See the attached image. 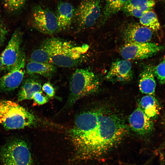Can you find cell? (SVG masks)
I'll return each instance as SVG.
<instances>
[{"mask_svg":"<svg viewBox=\"0 0 165 165\" xmlns=\"http://www.w3.org/2000/svg\"><path fill=\"white\" fill-rule=\"evenodd\" d=\"M127 127L116 115L93 110L79 114L70 130V137L78 155L84 159L98 158L120 142Z\"/></svg>","mask_w":165,"mask_h":165,"instance_id":"cell-1","label":"cell"},{"mask_svg":"<svg viewBox=\"0 0 165 165\" xmlns=\"http://www.w3.org/2000/svg\"><path fill=\"white\" fill-rule=\"evenodd\" d=\"M35 116L14 102L0 100V124L6 130L20 129L35 125Z\"/></svg>","mask_w":165,"mask_h":165,"instance_id":"cell-2","label":"cell"},{"mask_svg":"<svg viewBox=\"0 0 165 165\" xmlns=\"http://www.w3.org/2000/svg\"><path fill=\"white\" fill-rule=\"evenodd\" d=\"M97 77L90 69H77L70 82V93L64 107L71 106L79 99L92 94L99 87Z\"/></svg>","mask_w":165,"mask_h":165,"instance_id":"cell-3","label":"cell"},{"mask_svg":"<svg viewBox=\"0 0 165 165\" xmlns=\"http://www.w3.org/2000/svg\"><path fill=\"white\" fill-rule=\"evenodd\" d=\"M50 51L49 63L54 65L70 68L74 66L83 52L80 47H75L68 42L56 38L43 42Z\"/></svg>","mask_w":165,"mask_h":165,"instance_id":"cell-4","label":"cell"},{"mask_svg":"<svg viewBox=\"0 0 165 165\" xmlns=\"http://www.w3.org/2000/svg\"><path fill=\"white\" fill-rule=\"evenodd\" d=\"M0 160L2 165H33L28 144L20 138L9 141L2 146Z\"/></svg>","mask_w":165,"mask_h":165,"instance_id":"cell-5","label":"cell"},{"mask_svg":"<svg viewBox=\"0 0 165 165\" xmlns=\"http://www.w3.org/2000/svg\"><path fill=\"white\" fill-rule=\"evenodd\" d=\"M31 21L35 29L44 34L52 35L60 31L56 15L40 6L33 8Z\"/></svg>","mask_w":165,"mask_h":165,"instance_id":"cell-6","label":"cell"},{"mask_svg":"<svg viewBox=\"0 0 165 165\" xmlns=\"http://www.w3.org/2000/svg\"><path fill=\"white\" fill-rule=\"evenodd\" d=\"M101 13L100 0H82L75 11L74 17L79 27L88 28L95 24Z\"/></svg>","mask_w":165,"mask_h":165,"instance_id":"cell-7","label":"cell"},{"mask_svg":"<svg viewBox=\"0 0 165 165\" xmlns=\"http://www.w3.org/2000/svg\"><path fill=\"white\" fill-rule=\"evenodd\" d=\"M22 38V33L19 29H17L0 57L2 62L1 70L8 72L17 63L23 52L20 49Z\"/></svg>","mask_w":165,"mask_h":165,"instance_id":"cell-8","label":"cell"},{"mask_svg":"<svg viewBox=\"0 0 165 165\" xmlns=\"http://www.w3.org/2000/svg\"><path fill=\"white\" fill-rule=\"evenodd\" d=\"M163 47L157 43H126L121 48L120 54L124 59H143L150 57L160 50Z\"/></svg>","mask_w":165,"mask_h":165,"instance_id":"cell-9","label":"cell"},{"mask_svg":"<svg viewBox=\"0 0 165 165\" xmlns=\"http://www.w3.org/2000/svg\"><path fill=\"white\" fill-rule=\"evenodd\" d=\"M26 57L23 51L17 63L8 72L0 78V92L13 91L21 84L24 76Z\"/></svg>","mask_w":165,"mask_h":165,"instance_id":"cell-10","label":"cell"},{"mask_svg":"<svg viewBox=\"0 0 165 165\" xmlns=\"http://www.w3.org/2000/svg\"><path fill=\"white\" fill-rule=\"evenodd\" d=\"M152 35V30L138 23H132L125 28L123 33L126 43H145L149 42Z\"/></svg>","mask_w":165,"mask_h":165,"instance_id":"cell-11","label":"cell"},{"mask_svg":"<svg viewBox=\"0 0 165 165\" xmlns=\"http://www.w3.org/2000/svg\"><path fill=\"white\" fill-rule=\"evenodd\" d=\"M128 121L131 130L141 135L149 133L153 127L152 119L146 115L139 105L130 115Z\"/></svg>","mask_w":165,"mask_h":165,"instance_id":"cell-12","label":"cell"},{"mask_svg":"<svg viewBox=\"0 0 165 165\" xmlns=\"http://www.w3.org/2000/svg\"><path fill=\"white\" fill-rule=\"evenodd\" d=\"M132 76L131 64L124 59L113 62L106 77L110 81L125 82L130 79Z\"/></svg>","mask_w":165,"mask_h":165,"instance_id":"cell-13","label":"cell"},{"mask_svg":"<svg viewBox=\"0 0 165 165\" xmlns=\"http://www.w3.org/2000/svg\"><path fill=\"white\" fill-rule=\"evenodd\" d=\"M154 68L147 66L142 71L139 75V87L140 91L146 95H154L156 82Z\"/></svg>","mask_w":165,"mask_h":165,"instance_id":"cell-14","label":"cell"},{"mask_svg":"<svg viewBox=\"0 0 165 165\" xmlns=\"http://www.w3.org/2000/svg\"><path fill=\"white\" fill-rule=\"evenodd\" d=\"M75 9L68 2H62L57 6L56 15L60 31L64 30L70 26L74 18Z\"/></svg>","mask_w":165,"mask_h":165,"instance_id":"cell-15","label":"cell"},{"mask_svg":"<svg viewBox=\"0 0 165 165\" xmlns=\"http://www.w3.org/2000/svg\"><path fill=\"white\" fill-rule=\"evenodd\" d=\"M42 86L39 81L34 77L26 79L23 82L17 95L18 101L31 100L36 92L41 91Z\"/></svg>","mask_w":165,"mask_h":165,"instance_id":"cell-16","label":"cell"},{"mask_svg":"<svg viewBox=\"0 0 165 165\" xmlns=\"http://www.w3.org/2000/svg\"><path fill=\"white\" fill-rule=\"evenodd\" d=\"M26 70V72L29 75L37 74L49 77L56 72V68L55 65L50 63L30 61L27 64Z\"/></svg>","mask_w":165,"mask_h":165,"instance_id":"cell-17","label":"cell"},{"mask_svg":"<svg viewBox=\"0 0 165 165\" xmlns=\"http://www.w3.org/2000/svg\"><path fill=\"white\" fill-rule=\"evenodd\" d=\"M139 106L146 115L151 119L159 113L158 103L153 95L144 96L140 100Z\"/></svg>","mask_w":165,"mask_h":165,"instance_id":"cell-18","label":"cell"},{"mask_svg":"<svg viewBox=\"0 0 165 165\" xmlns=\"http://www.w3.org/2000/svg\"><path fill=\"white\" fill-rule=\"evenodd\" d=\"M105 0V4L103 12V18L104 21L121 10L128 0Z\"/></svg>","mask_w":165,"mask_h":165,"instance_id":"cell-19","label":"cell"},{"mask_svg":"<svg viewBox=\"0 0 165 165\" xmlns=\"http://www.w3.org/2000/svg\"><path fill=\"white\" fill-rule=\"evenodd\" d=\"M155 4L154 0H128L122 8H133L145 13L151 10Z\"/></svg>","mask_w":165,"mask_h":165,"instance_id":"cell-20","label":"cell"},{"mask_svg":"<svg viewBox=\"0 0 165 165\" xmlns=\"http://www.w3.org/2000/svg\"><path fill=\"white\" fill-rule=\"evenodd\" d=\"M140 24L147 27L152 30L157 31L160 28V25L155 13L150 10L145 13L140 18Z\"/></svg>","mask_w":165,"mask_h":165,"instance_id":"cell-21","label":"cell"},{"mask_svg":"<svg viewBox=\"0 0 165 165\" xmlns=\"http://www.w3.org/2000/svg\"><path fill=\"white\" fill-rule=\"evenodd\" d=\"M50 54L49 50L43 43L38 49L34 51L30 56V61L42 63H49Z\"/></svg>","mask_w":165,"mask_h":165,"instance_id":"cell-22","label":"cell"},{"mask_svg":"<svg viewBox=\"0 0 165 165\" xmlns=\"http://www.w3.org/2000/svg\"><path fill=\"white\" fill-rule=\"evenodd\" d=\"M28 0H2L4 8L7 12L13 13L20 10Z\"/></svg>","mask_w":165,"mask_h":165,"instance_id":"cell-23","label":"cell"},{"mask_svg":"<svg viewBox=\"0 0 165 165\" xmlns=\"http://www.w3.org/2000/svg\"><path fill=\"white\" fill-rule=\"evenodd\" d=\"M153 70L159 82L161 84L165 83V60L154 68Z\"/></svg>","mask_w":165,"mask_h":165,"instance_id":"cell-24","label":"cell"},{"mask_svg":"<svg viewBox=\"0 0 165 165\" xmlns=\"http://www.w3.org/2000/svg\"><path fill=\"white\" fill-rule=\"evenodd\" d=\"M8 33V29L0 14V48L5 41Z\"/></svg>","mask_w":165,"mask_h":165,"instance_id":"cell-25","label":"cell"},{"mask_svg":"<svg viewBox=\"0 0 165 165\" xmlns=\"http://www.w3.org/2000/svg\"><path fill=\"white\" fill-rule=\"evenodd\" d=\"M38 105H42L48 101V98L44 95L41 91L35 92L33 95L32 99Z\"/></svg>","mask_w":165,"mask_h":165,"instance_id":"cell-26","label":"cell"},{"mask_svg":"<svg viewBox=\"0 0 165 165\" xmlns=\"http://www.w3.org/2000/svg\"><path fill=\"white\" fill-rule=\"evenodd\" d=\"M42 89L49 98L53 97L55 94V90L52 85L49 82L44 83L42 86Z\"/></svg>","mask_w":165,"mask_h":165,"instance_id":"cell-27","label":"cell"},{"mask_svg":"<svg viewBox=\"0 0 165 165\" xmlns=\"http://www.w3.org/2000/svg\"><path fill=\"white\" fill-rule=\"evenodd\" d=\"M2 67V62L0 58V69H1Z\"/></svg>","mask_w":165,"mask_h":165,"instance_id":"cell-28","label":"cell"},{"mask_svg":"<svg viewBox=\"0 0 165 165\" xmlns=\"http://www.w3.org/2000/svg\"><path fill=\"white\" fill-rule=\"evenodd\" d=\"M164 57H165V55L164 56Z\"/></svg>","mask_w":165,"mask_h":165,"instance_id":"cell-29","label":"cell"}]
</instances>
